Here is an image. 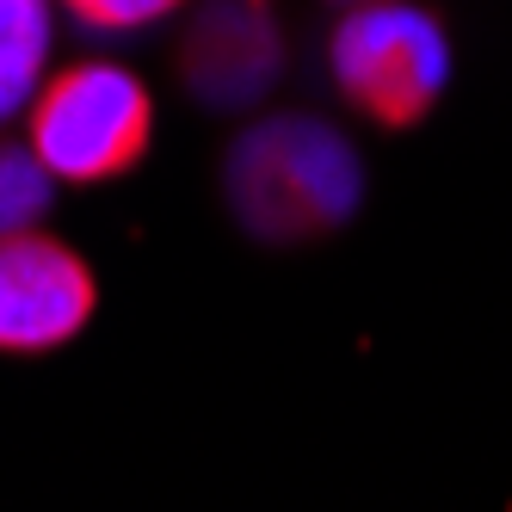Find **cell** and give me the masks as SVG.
<instances>
[{
  "label": "cell",
  "mask_w": 512,
  "mask_h": 512,
  "mask_svg": "<svg viewBox=\"0 0 512 512\" xmlns=\"http://www.w3.org/2000/svg\"><path fill=\"white\" fill-rule=\"evenodd\" d=\"M229 204L266 241H309L358 210V155L321 118H272L229 149Z\"/></svg>",
  "instance_id": "6da1fadb"
},
{
  "label": "cell",
  "mask_w": 512,
  "mask_h": 512,
  "mask_svg": "<svg viewBox=\"0 0 512 512\" xmlns=\"http://www.w3.org/2000/svg\"><path fill=\"white\" fill-rule=\"evenodd\" d=\"M149 87L118 62H75L31 99V155L50 179H112L149 149Z\"/></svg>",
  "instance_id": "7a4b0ae2"
},
{
  "label": "cell",
  "mask_w": 512,
  "mask_h": 512,
  "mask_svg": "<svg viewBox=\"0 0 512 512\" xmlns=\"http://www.w3.org/2000/svg\"><path fill=\"white\" fill-rule=\"evenodd\" d=\"M334 75L340 93L371 112L377 124H420L432 112V99L445 93L451 75V44L420 7L401 0H371L352 7L334 31Z\"/></svg>",
  "instance_id": "3957f363"
},
{
  "label": "cell",
  "mask_w": 512,
  "mask_h": 512,
  "mask_svg": "<svg viewBox=\"0 0 512 512\" xmlns=\"http://www.w3.org/2000/svg\"><path fill=\"white\" fill-rule=\"evenodd\" d=\"M93 303L99 290L75 247L31 229L0 241V352H50L75 340Z\"/></svg>",
  "instance_id": "277c9868"
},
{
  "label": "cell",
  "mask_w": 512,
  "mask_h": 512,
  "mask_svg": "<svg viewBox=\"0 0 512 512\" xmlns=\"http://www.w3.org/2000/svg\"><path fill=\"white\" fill-rule=\"evenodd\" d=\"M179 68H186V87H198L210 105H241L253 93H266L272 68H278L272 19L253 0H216L186 31Z\"/></svg>",
  "instance_id": "5b68a950"
},
{
  "label": "cell",
  "mask_w": 512,
  "mask_h": 512,
  "mask_svg": "<svg viewBox=\"0 0 512 512\" xmlns=\"http://www.w3.org/2000/svg\"><path fill=\"white\" fill-rule=\"evenodd\" d=\"M50 62V0H0V124L38 99Z\"/></svg>",
  "instance_id": "8992f818"
},
{
  "label": "cell",
  "mask_w": 512,
  "mask_h": 512,
  "mask_svg": "<svg viewBox=\"0 0 512 512\" xmlns=\"http://www.w3.org/2000/svg\"><path fill=\"white\" fill-rule=\"evenodd\" d=\"M44 204H50V167L31 149L0 142V241L25 235L44 216Z\"/></svg>",
  "instance_id": "52a82bcc"
},
{
  "label": "cell",
  "mask_w": 512,
  "mask_h": 512,
  "mask_svg": "<svg viewBox=\"0 0 512 512\" xmlns=\"http://www.w3.org/2000/svg\"><path fill=\"white\" fill-rule=\"evenodd\" d=\"M81 25H99V31H130V25H155L167 13H179L186 0H62Z\"/></svg>",
  "instance_id": "ba28073f"
},
{
  "label": "cell",
  "mask_w": 512,
  "mask_h": 512,
  "mask_svg": "<svg viewBox=\"0 0 512 512\" xmlns=\"http://www.w3.org/2000/svg\"><path fill=\"white\" fill-rule=\"evenodd\" d=\"M352 7H371V0H352Z\"/></svg>",
  "instance_id": "9c48e42d"
}]
</instances>
